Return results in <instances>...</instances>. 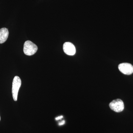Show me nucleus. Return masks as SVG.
<instances>
[{"instance_id":"3","label":"nucleus","mask_w":133,"mask_h":133,"mask_svg":"<svg viewBox=\"0 0 133 133\" xmlns=\"http://www.w3.org/2000/svg\"><path fill=\"white\" fill-rule=\"evenodd\" d=\"M109 106L112 110L116 112L122 111L124 108V102L119 99L112 101L109 104Z\"/></svg>"},{"instance_id":"2","label":"nucleus","mask_w":133,"mask_h":133,"mask_svg":"<svg viewBox=\"0 0 133 133\" xmlns=\"http://www.w3.org/2000/svg\"><path fill=\"white\" fill-rule=\"evenodd\" d=\"M21 80L19 77L15 76L13 79L12 88V96L15 101H17L18 92L21 85Z\"/></svg>"},{"instance_id":"8","label":"nucleus","mask_w":133,"mask_h":133,"mask_svg":"<svg viewBox=\"0 0 133 133\" xmlns=\"http://www.w3.org/2000/svg\"><path fill=\"white\" fill-rule=\"evenodd\" d=\"M65 122L63 120V121L59 123V125H64L65 124Z\"/></svg>"},{"instance_id":"4","label":"nucleus","mask_w":133,"mask_h":133,"mask_svg":"<svg viewBox=\"0 0 133 133\" xmlns=\"http://www.w3.org/2000/svg\"><path fill=\"white\" fill-rule=\"evenodd\" d=\"M118 69L122 73L125 75H131L133 73V66L128 63H122L118 65Z\"/></svg>"},{"instance_id":"1","label":"nucleus","mask_w":133,"mask_h":133,"mask_svg":"<svg viewBox=\"0 0 133 133\" xmlns=\"http://www.w3.org/2000/svg\"><path fill=\"white\" fill-rule=\"evenodd\" d=\"M38 50L37 46L30 41H26L24 43L23 51L28 56H32L35 54Z\"/></svg>"},{"instance_id":"9","label":"nucleus","mask_w":133,"mask_h":133,"mask_svg":"<svg viewBox=\"0 0 133 133\" xmlns=\"http://www.w3.org/2000/svg\"><path fill=\"white\" fill-rule=\"evenodd\" d=\"M0 121H1V116H0Z\"/></svg>"},{"instance_id":"7","label":"nucleus","mask_w":133,"mask_h":133,"mask_svg":"<svg viewBox=\"0 0 133 133\" xmlns=\"http://www.w3.org/2000/svg\"><path fill=\"white\" fill-rule=\"evenodd\" d=\"M63 118V116H58V117H57V118H56V120H59L60 119H62Z\"/></svg>"},{"instance_id":"5","label":"nucleus","mask_w":133,"mask_h":133,"mask_svg":"<svg viewBox=\"0 0 133 133\" xmlns=\"http://www.w3.org/2000/svg\"><path fill=\"white\" fill-rule=\"evenodd\" d=\"M63 49L65 53L69 56H73L76 52V48L74 44L69 42L64 44Z\"/></svg>"},{"instance_id":"6","label":"nucleus","mask_w":133,"mask_h":133,"mask_svg":"<svg viewBox=\"0 0 133 133\" xmlns=\"http://www.w3.org/2000/svg\"><path fill=\"white\" fill-rule=\"evenodd\" d=\"M8 30L6 28L0 29V44L3 43L7 40L8 37Z\"/></svg>"}]
</instances>
